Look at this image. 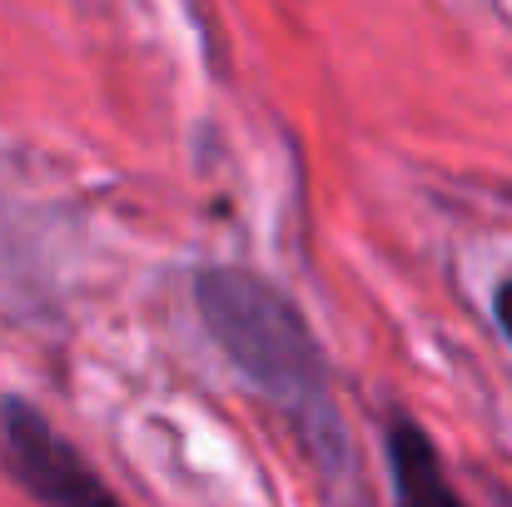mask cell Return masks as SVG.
I'll list each match as a JSON object with an SVG mask.
<instances>
[{
    "instance_id": "6da1fadb",
    "label": "cell",
    "mask_w": 512,
    "mask_h": 507,
    "mask_svg": "<svg viewBox=\"0 0 512 507\" xmlns=\"http://www.w3.org/2000/svg\"><path fill=\"white\" fill-rule=\"evenodd\" d=\"M194 304L239 378L289 418L309 463L324 478H339L348 468V428L334 403L329 358L304 309L249 269H204L194 279Z\"/></svg>"
},
{
    "instance_id": "7a4b0ae2",
    "label": "cell",
    "mask_w": 512,
    "mask_h": 507,
    "mask_svg": "<svg viewBox=\"0 0 512 507\" xmlns=\"http://www.w3.org/2000/svg\"><path fill=\"white\" fill-rule=\"evenodd\" d=\"M0 463L35 507H125L90 458L25 398H0Z\"/></svg>"
},
{
    "instance_id": "3957f363",
    "label": "cell",
    "mask_w": 512,
    "mask_h": 507,
    "mask_svg": "<svg viewBox=\"0 0 512 507\" xmlns=\"http://www.w3.org/2000/svg\"><path fill=\"white\" fill-rule=\"evenodd\" d=\"M388 473H393V507H468L448 483L433 438L408 418H393L388 428Z\"/></svg>"
},
{
    "instance_id": "277c9868",
    "label": "cell",
    "mask_w": 512,
    "mask_h": 507,
    "mask_svg": "<svg viewBox=\"0 0 512 507\" xmlns=\"http://www.w3.org/2000/svg\"><path fill=\"white\" fill-rule=\"evenodd\" d=\"M493 314H498V329H503V338L512 343V279H503V284H498V294H493Z\"/></svg>"
}]
</instances>
